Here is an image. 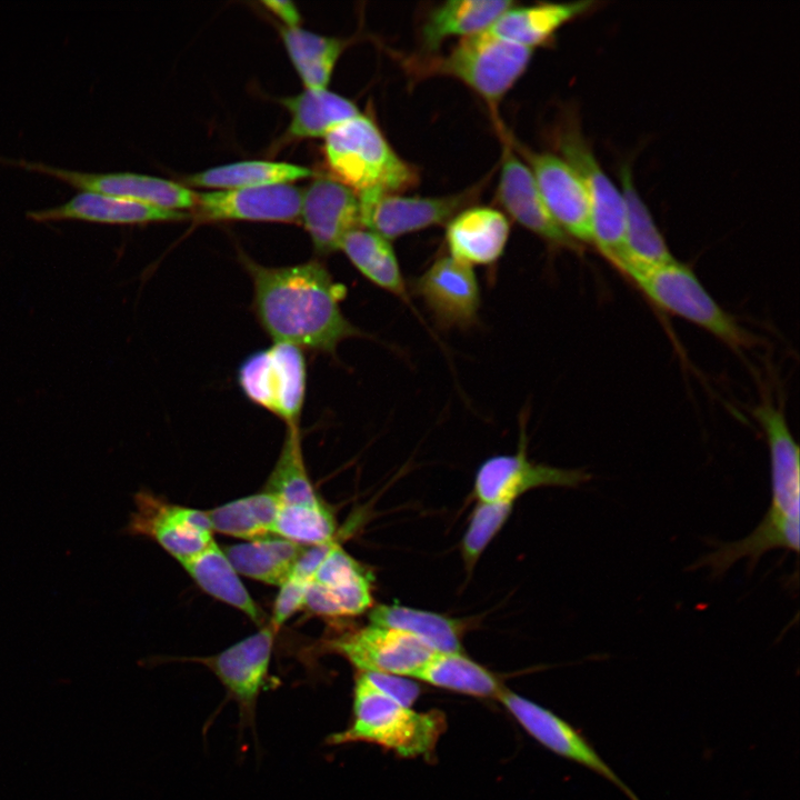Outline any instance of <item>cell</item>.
Returning <instances> with one entry per match:
<instances>
[{"label": "cell", "instance_id": "obj_10", "mask_svg": "<svg viewBox=\"0 0 800 800\" xmlns=\"http://www.w3.org/2000/svg\"><path fill=\"white\" fill-rule=\"evenodd\" d=\"M0 163L52 176L80 191L99 192L143 202L157 208L191 210L196 192L182 183L134 172H83L47 164L40 161L0 156Z\"/></svg>", "mask_w": 800, "mask_h": 800}, {"label": "cell", "instance_id": "obj_14", "mask_svg": "<svg viewBox=\"0 0 800 800\" xmlns=\"http://www.w3.org/2000/svg\"><path fill=\"white\" fill-rule=\"evenodd\" d=\"M327 648L357 671L411 678L434 653L410 634L371 623L331 639Z\"/></svg>", "mask_w": 800, "mask_h": 800}, {"label": "cell", "instance_id": "obj_8", "mask_svg": "<svg viewBox=\"0 0 800 800\" xmlns=\"http://www.w3.org/2000/svg\"><path fill=\"white\" fill-rule=\"evenodd\" d=\"M276 634L268 622L213 656L183 659L203 664L218 678L227 692L224 702L230 699L238 707L240 730L251 729L254 739L258 699L268 684Z\"/></svg>", "mask_w": 800, "mask_h": 800}, {"label": "cell", "instance_id": "obj_4", "mask_svg": "<svg viewBox=\"0 0 800 800\" xmlns=\"http://www.w3.org/2000/svg\"><path fill=\"white\" fill-rule=\"evenodd\" d=\"M631 281L657 307L693 322L732 349H747L757 343L756 337L716 302L693 271L677 260Z\"/></svg>", "mask_w": 800, "mask_h": 800}, {"label": "cell", "instance_id": "obj_32", "mask_svg": "<svg viewBox=\"0 0 800 800\" xmlns=\"http://www.w3.org/2000/svg\"><path fill=\"white\" fill-rule=\"evenodd\" d=\"M437 688L484 699H498L500 678L462 652H434L412 677Z\"/></svg>", "mask_w": 800, "mask_h": 800}, {"label": "cell", "instance_id": "obj_22", "mask_svg": "<svg viewBox=\"0 0 800 800\" xmlns=\"http://www.w3.org/2000/svg\"><path fill=\"white\" fill-rule=\"evenodd\" d=\"M510 223L499 210L467 207L446 223L449 256L470 267L489 266L502 256L509 240Z\"/></svg>", "mask_w": 800, "mask_h": 800}, {"label": "cell", "instance_id": "obj_35", "mask_svg": "<svg viewBox=\"0 0 800 800\" xmlns=\"http://www.w3.org/2000/svg\"><path fill=\"white\" fill-rule=\"evenodd\" d=\"M263 490L274 496L280 504L314 503L321 500L304 464L300 426L286 427L282 448Z\"/></svg>", "mask_w": 800, "mask_h": 800}, {"label": "cell", "instance_id": "obj_18", "mask_svg": "<svg viewBox=\"0 0 800 800\" xmlns=\"http://www.w3.org/2000/svg\"><path fill=\"white\" fill-rule=\"evenodd\" d=\"M753 414L764 431L771 466V504L763 520L784 528L800 526L799 447L788 427L783 411L762 402Z\"/></svg>", "mask_w": 800, "mask_h": 800}, {"label": "cell", "instance_id": "obj_40", "mask_svg": "<svg viewBox=\"0 0 800 800\" xmlns=\"http://www.w3.org/2000/svg\"><path fill=\"white\" fill-rule=\"evenodd\" d=\"M363 673L381 692L404 707L411 708L421 694L419 683L406 677L377 672Z\"/></svg>", "mask_w": 800, "mask_h": 800}, {"label": "cell", "instance_id": "obj_5", "mask_svg": "<svg viewBox=\"0 0 800 800\" xmlns=\"http://www.w3.org/2000/svg\"><path fill=\"white\" fill-rule=\"evenodd\" d=\"M532 49L483 31L461 40L426 72L451 76L496 108L524 73Z\"/></svg>", "mask_w": 800, "mask_h": 800}, {"label": "cell", "instance_id": "obj_24", "mask_svg": "<svg viewBox=\"0 0 800 800\" xmlns=\"http://www.w3.org/2000/svg\"><path fill=\"white\" fill-rule=\"evenodd\" d=\"M290 114L283 141L324 138L360 114L354 102L328 89L311 90L280 99Z\"/></svg>", "mask_w": 800, "mask_h": 800}, {"label": "cell", "instance_id": "obj_34", "mask_svg": "<svg viewBox=\"0 0 800 800\" xmlns=\"http://www.w3.org/2000/svg\"><path fill=\"white\" fill-rule=\"evenodd\" d=\"M280 501L262 490L208 510L213 532L244 541L273 536Z\"/></svg>", "mask_w": 800, "mask_h": 800}, {"label": "cell", "instance_id": "obj_27", "mask_svg": "<svg viewBox=\"0 0 800 800\" xmlns=\"http://www.w3.org/2000/svg\"><path fill=\"white\" fill-rule=\"evenodd\" d=\"M592 4V1H576L516 8L512 6L488 31L501 39L532 49L550 41L557 30L589 10Z\"/></svg>", "mask_w": 800, "mask_h": 800}, {"label": "cell", "instance_id": "obj_1", "mask_svg": "<svg viewBox=\"0 0 800 800\" xmlns=\"http://www.w3.org/2000/svg\"><path fill=\"white\" fill-rule=\"evenodd\" d=\"M240 258L252 281L253 312L273 342L334 354L346 339L363 336L342 312L344 286L320 260L267 267Z\"/></svg>", "mask_w": 800, "mask_h": 800}, {"label": "cell", "instance_id": "obj_30", "mask_svg": "<svg viewBox=\"0 0 800 800\" xmlns=\"http://www.w3.org/2000/svg\"><path fill=\"white\" fill-rule=\"evenodd\" d=\"M308 546L278 536L228 546L227 558L239 574L269 586L280 587Z\"/></svg>", "mask_w": 800, "mask_h": 800}, {"label": "cell", "instance_id": "obj_3", "mask_svg": "<svg viewBox=\"0 0 800 800\" xmlns=\"http://www.w3.org/2000/svg\"><path fill=\"white\" fill-rule=\"evenodd\" d=\"M323 139L329 174L358 196L398 193L418 182L417 169L397 154L370 117L360 113Z\"/></svg>", "mask_w": 800, "mask_h": 800}, {"label": "cell", "instance_id": "obj_41", "mask_svg": "<svg viewBox=\"0 0 800 800\" xmlns=\"http://www.w3.org/2000/svg\"><path fill=\"white\" fill-rule=\"evenodd\" d=\"M262 4L278 19L281 20L283 27H300L301 16L296 4L291 1L273 0L263 1Z\"/></svg>", "mask_w": 800, "mask_h": 800}, {"label": "cell", "instance_id": "obj_26", "mask_svg": "<svg viewBox=\"0 0 800 800\" xmlns=\"http://www.w3.org/2000/svg\"><path fill=\"white\" fill-rule=\"evenodd\" d=\"M513 6L510 0H450L433 8L421 28L422 47L437 50L451 37L467 38L487 31Z\"/></svg>", "mask_w": 800, "mask_h": 800}, {"label": "cell", "instance_id": "obj_17", "mask_svg": "<svg viewBox=\"0 0 800 800\" xmlns=\"http://www.w3.org/2000/svg\"><path fill=\"white\" fill-rule=\"evenodd\" d=\"M543 202L557 226L571 239L592 243L591 204L577 171L560 156L522 149Z\"/></svg>", "mask_w": 800, "mask_h": 800}, {"label": "cell", "instance_id": "obj_28", "mask_svg": "<svg viewBox=\"0 0 800 800\" xmlns=\"http://www.w3.org/2000/svg\"><path fill=\"white\" fill-rule=\"evenodd\" d=\"M371 624L412 636L433 652H462V623L441 613L401 604H379L369 613Z\"/></svg>", "mask_w": 800, "mask_h": 800}, {"label": "cell", "instance_id": "obj_12", "mask_svg": "<svg viewBox=\"0 0 800 800\" xmlns=\"http://www.w3.org/2000/svg\"><path fill=\"white\" fill-rule=\"evenodd\" d=\"M499 702L514 720L542 747L554 754L596 772L620 789L629 800H640L600 757L590 741L551 710L504 688Z\"/></svg>", "mask_w": 800, "mask_h": 800}, {"label": "cell", "instance_id": "obj_20", "mask_svg": "<svg viewBox=\"0 0 800 800\" xmlns=\"http://www.w3.org/2000/svg\"><path fill=\"white\" fill-rule=\"evenodd\" d=\"M497 200L518 224L553 247H574L551 218L529 166L514 153L511 141L504 139Z\"/></svg>", "mask_w": 800, "mask_h": 800}, {"label": "cell", "instance_id": "obj_13", "mask_svg": "<svg viewBox=\"0 0 800 800\" xmlns=\"http://www.w3.org/2000/svg\"><path fill=\"white\" fill-rule=\"evenodd\" d=\"M516 453L497 454L483 461L474 477L473 492L479 502H514L524 492L540 487L576 488L590 480L584 470L563 469L528 459L526 434Z\"/></svg>", "mask_w": 800, "mask_h": 800}, {"label": "cell", "instance_id": "obj_37", "mask_svg": "<svg viewBox=\"0 0 800 800\" xmlns=\"http://www.w3.org/2000/svg\"><path fill=\"white\" fill-rule=\"evenodd\" d=\"M333 513L322 502L280 504L273 526L278 536L301 546H317L337 538Z\"/></svg>", "mask_w": 800, "mask_h": 800}, {"label": "cell", "instance_id": "obj_16", "mask_svg": "<svg viewBox=\"0 0 800 800\" xmlns=\"http://www.w3.org/2000/svg\"><path fill=\"white\" fill-rule=\"evenodd\" d=\"M302 189L292 183L196 194L191 214L197 222H299Z\"/></svg>", "mask_w": 800, "mask_h": 800}, {"label": "cell", "instance_id": "obj_7", "mask_svg": "<svg viewBox=\"0 0 800 800\" xmlns=\"http://www.w3.org/2000/svg\"><path fill=\"white\" fill-rule=\"evenodd\" d=\"M562 157L580 176L592 216V243L614 267L624 252L626 207L621 190L604 173L579 127L568 123L557 133Z\"/></svg>", "mask_w": 800, "mask_h": 800}, {"label": "cell", "instance_id": "obj_9", "mask_svg": "<svg viewBox=\"0 0 800 800\" xmlns=\"http://www.w3.org/2000/svg\"><path fill=\"white\" fill-rule=\"evenodd\" d=\"M136 510L126 532L156 541L179 563L204 550L213 541L212 523L207 511L178 506L150 491L134 496Z\"/></svg>", "mask_w": 800, "mask_h": 800}, {"label": "cell", "instance_id": "obj_36", "mask_svg": "<svg viewBox=\"0 0 800 800\" xmlns=\"http://www.w3.org/2000/svg\"><path fill=\"white\" fill-rule=\"evenodd\" d=\"M371 582L372 577L367 569L330 584L310 581L303 608L326 618L361 614L372 608Z\"/></svg>", "mask_w": 800, "mask_h": 800}, {"label": "cell", "instance_id": "obj_29", "mask_svg": "<svg viewBox=\"0 0 800 800\" xmlns=\"http://www.w3.org/2000/svg\"><path fill=\"white\" fill-rule=\"evenodd\" d=\"M339 250L367 280L408 302L407 283L389 240L371 230L357 228L346 234Z\"/></svg>", "mask_w": 800, "mask_h": 800}, {"label": "cell", "instance_id": "obj_21", "mask_svg": "<svg viewBox=\"0 0 800 800\" xmlns=\"http://www.w3.org/2000/svg\"><path fill=\"white\" fill-rule=\"evenodd\" d=\"M26 216L37 222L80 220L120 226L180 221L190 218V214L182 211L166 210L143 202L91 191H80L61 204L29 210Z\"/></svg>", "mask_w": 800, "mask_h": 800}, {"label": "cell", "instance_id": "obj_39", "mask_svg": "<svg viewBox=\"0 0 800 800\" xmlns=\"http://www.w3.org/2000/svg\"><path fill=\"white\" fill-rule=\"evenodd\" d=\"M308 584V581L289 577L279 587L272 616L269 619V623L277 632L292 614L303 608Z\"/></svg>", "mask_w": 800, "mask_h": 800}, {"label": "cell", "instance_id": "obj_31", "mask_svg": "<svg viewBox=\"0 0 800 800\" xmlns=\"http://www.w3.org/2000/svg\"><path fill=\"white\" fill-rule=\"evenodd\" d=\"M313 174L311 169L294 163L248 160L222 164L189 174L182 179V184L212 190H233L292 183L313 177Z\"/></svg>", "mask_w": 800, "mask_h": 800}, {"label": "cell", "instance_id": "obj_19", "mask_svg": "<svg viewBox=\"0 0 800 800\" xmlns=\"http://www.w3.org/2000/svg\"><path fill=\"white\" fill-rule=\"evenodd\" d=\"M300 221L314 251L332 253L340 249L347 233L361 228L359 197L329 173L313 174L302 189Z\"/></svg>", "mask_w": 800, "mask_h": 800}, {"label": "cell", "instance_id": "obj_6", "mask_svg": "<svg viewBox=\"0 0 800 800\" xmlns=\"http://www.w3.org/2000/svg\"><path fill=\"white\" fill-rule=\"evenodd\" d=\"M238 384L254 404L286 423L300 426L307 388V362L303 350L273 342L249 354L239 366Z\"/></svg>", "mask_w": 800, "mask_h": 800}, {"label": "cell", "instance_id": "obj_11", "mask_svg": "<svg viewBox=\"0 0 800 800\" xmlns=\"http://www.w3.org/2000/svg\"><path fill=\"white\" fill-rule=\"evenodd\" d=\"M479 187L443 197H406L396 192L359 194L361 228L391 241L447 223L477 198Z\"/></svg>", "mask_w": 800, "mask_h": 800}, {"label": "cell", "instance_id": "obj_15", "mask_svg": "<svg viewBox=\"0 0 800 800\" xmlns=\"http://www.w3.org/2000/svg\"><path fill=\"white\" fill-rule=\"evenodd\" d=\"M411 289L444 329H468L478 322L480 287L473 268L448 256L434 260Z\"/></svg>", "mask_w": 800, "mask_h": 800}, {"label": "cell", "instance_id": "obj_2", "mask_svg": "<svg viewBox=\"0 0 800 800\" xmlns=\"http://www.w3.org/2000/svg\"><path fill=\"white\" fill-rule=\"evenodd\" d=\"M349 724L327 737L328 746L371 743L401 758L430 759L447 728L439 710L418 712L381 692L357 671Z\"/></svg>", "mask_w": 800, "mask_h": 800}, {"label": "cell", "instance_id": "obj_25", "mask_svg": "<svg viewBox=\"0 0 800 800\" xmlns=\"http://www.w3.org/2000/svg\"><path fill=\"white\" fill-rule=\"evenodd\" d=\"M180 564L207 594L241 611L260 628L264 626V613L214 540L204 550Z\"/></svg>", "mask_w": 800, "mask_h": 800}, {"label": "cell", "instance_id": "obj_38", "mask_svg": "<svg viewBox=\"0 0 800 800\" xmlns=\"http://www.w3.org/2000/svg\"><path fill=\"white\" fill-rule=\"evenodd\" d=\"M514 502H479L473 509L461 541V553L470 570L488 544L501 530L512 511Z\"/></svg>", "mask_w": 800, "mask_h": 800}, {"label": "cell", "instance_id": "obj_23", "mask_svg": "<svg viewBox=\"0 0 800 800\" xmlns=\"http://www.w3.org/2000/svg\"><path fill=\"white\" fill-rule=\"evenodd\" d=\"M626 207L624 252L616 266L630 280L673 260L664 238L639 196L628 166L620 169Z\"/></svg>", "mask_w": 800, "mask_h": 800}, {"label": "cell", "instance_id": "obj_33", "mask_svg": "<svg viewBox=\"0 0 800 800\" xmlns=\"http://www.w3.org/2000/svg\"><path fill=\"white\" fill-rule=\"evenodd\" d=\"M288 56L304 89H327L346 41L318 34L301 27L280 28Z\"/></svg>", "mask_w": 800, "mask_h": 800}]
</instances>
